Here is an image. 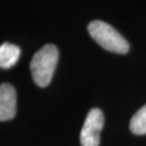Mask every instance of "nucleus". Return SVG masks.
<instances>
[{
	"label": "nucleus",
	"instance_id": "f257e3e1",
	"mask_svg": "<svg viewBox=\"0 0 146 146\" xmlns=\"http://www.w3.org/2000/svg\"><path fill=\"white\" fill-rule=\"evenodd\" d=\"M58 62V50L54 44H46L38 50L31 62V73L35 84L44 88L50 84Z\"/></svg>",
	"mask_w": 146,
	"mask_h": 146
},
{
	"label": "nucleus",
	"instance_id": "f03ea898",
	"mask_svg": "<svg viewBox=\"0 0 146 146\" xmlns=\"http://www.w3.org/2000/svg\"><path fill=\"white\" fill-rule=\"evenodd\" d=\"M88 31L94 41L105 50L117 54H125L129 52L128 41L108 23L99 20L90 22Z\"/></svg>",
	"mask_w": 146,
	"mask_h": 146
},
{
	"label": "nucleus",
	"instance_id": "7ed1b4c3",
	"mask_svg": "<svg viewBox=\"0 0 146 146\" xmlns=\"http://www.w3.org/2000/svg\"><path fill=\"white\" fill-rule=\"evenodd\" d=\"M103 127L104 115L102 110L99 108L90 110L80 132L81 146H99Z\"/></svg>",
	"mask_w": 146,
	"mask_h": 146
},
{
	"label": "nucleus",
	"instance_id": "20e7f679",
	"mask_svg": "<svg viewBox=\"0 0 146 146\" xmlns=\"http://www.w3.org/2000/svg\"><path fill=\"white\" fill-rule=\"evenodd\" d=\"M16 115V91L10 84H0V121L13 119Z\"/></svg>",
	"mask_w": 146,
	"mask_h": 146
},
{
	"label": "nucleus",
	"instance_id": "39448f33",
	"mask_svg": "<svg viewBox=\"0 0 146 146\" xmlns=\"http://www.w3.org/2000/svg\"><path fill=\"white\" fill-rule=\"evenodd\" d=\"M21 55V49L9 42H5L0 46V67L10 68L14 66Z\"/></svg>",
	"mask_w": 146,
	"mask_h": 146
},
{
	"label": "nucleus",
	"instance_id": "423d86ee",
	"mask_svg": "<svg viewBox=\"0 0 146 146\" xmlns=\"http://www.w3.org/2000/svg\"><path fill=\"white\" fill-rule=\"evenodd\" d=\"M130 130L133 134H146V105L141 107L131 118Z\"/></svg>",
	"mask_w": 146,
	"mask_h": 146
}]
</instances>
